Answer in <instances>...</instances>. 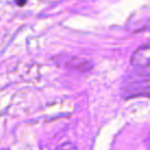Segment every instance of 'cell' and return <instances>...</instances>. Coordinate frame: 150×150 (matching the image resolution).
Listing matches in <instances>:
<instances>
[{
  "mask_svg": "<svg viewBox=\"0 0 150 150\" xmlns=\"http://www.w3.org/2000/svg\"><path fill=\"white\" fill-rule=\"evenodd\" d=\"M68 66L73 69L80 70V71H88L93 68V64L90 61L86 60V59H81V57H73L70 59V61L68 62Z\"/></svg>",
  "mask_w": 150,
  "mask_h": 150,
  "instance_id": "3",
  "label": "cell"
},
{
  "mask_svg": "<svg viewBox=\"0 0 150 150\" xmlns=\"http://www.w3.org/2000/svg\"><path fill=\"white\" fill-rule=\"evenodd\" d=\"M144 144H145L146 150H150V130H149V132H148V135H146V137L144 139Z\"/></svg>",
  "mask_w": 150,
  "mask_h": 150,
  "instance_id": "5",
  "label": "cell"
},
{
  "mask_svg": "<svg viewBox=\"0 0 150 150\" xmlns=\"http://www.w3.org/2000/svg\"><path fill=\"white\" fill-rule=\"evenodd\" d=\"M25 2H26V0H18V5L19 6H22Z\"/></svg>",
  "mask_w": 150,
  "mask_h": 150,
  "instance_id": "6",
  "label": "cell"
},
{
  "mask_svg": "<svg viewBox=\"0 0 150 150\" xmlns=\"http://www.w3.org/2000/svg\"><path fill=\"white\" fill-rule=\"evenodd\" d=\"M57 150H76V148L73 144H70V143H66V144L61 145Z\"/></svg>",
  "mask_w": 150,
  "mask_h": 150,
  "instance_id": "4",
  "label": "cell"
},
{
  "mask_svg": "<svg viewBox=\"0 0 150 150\" xmlns=\"http://www.w3.org/2000/svg\"><path fill=\"white\" fill-rule=\"evenodd\" d=\"M130 61L135 67H150V43L143 45L137 48L131 55Z\"/></svg>",
  "mask_w": 150,
  "mask_h": 150,
  "instance_id": "2",
  "label": "cell"
},
{
  "mask_svg": "<svg viewBox=\"0 0 150 150\" xmlns=\"http://www.w3.org/2000/svg\"><path fill=\"white\" fill-rule=\"evenodd\" d=\"M123 94L127 97H150V70L130 74L123 83Z\"/></svg>",
  "mask_w": 150,
  "mask_h": 150,
  "instance_id": "1",
  "label": "cell"
}]
</instances>
